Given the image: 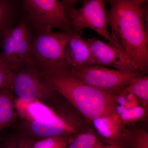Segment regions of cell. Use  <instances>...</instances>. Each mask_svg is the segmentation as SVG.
Instances as JSON below:
<instances>
[{
    "mask_svg": "<svg viewBox=\"0 0 148 148\" xmlns=\"http://www.w3.org/2000/svg\"><path fill=\"white\" fill-rule=\"evenodd\" d=\"M121 90L124 95L125 101V108L131 109L140 106V101L134 94L126 91L123 88Z\"/></svg>",
    "mask_w": 148,
    "mask_h": 148,
    "instance_id": "cb8c5ba5",
    "label": "cell"
},
{
    "mask_svg": "<svg viewBox=\"0 0 148 148\" xmlns=\"http://www.w3.org/2000/svg\"><path fill=\"white\" fill-rule=\"evenodd\" d=\"M72 29L82 32L86 28L95 31L115 47L108 30V18L104 0H85L80 8L66 10Z\"/></svg>",
    "mask_w": 148,
    "mask_h": 148,
    "instance_id": "8992f818",
    "label": "cell"
},
{
    "mask_svg": "<svg viewBox=\"0 0 148 148\" xmlns=\"http://www.w3.org/2000/svg\"><path fill=\"white\" fill-rule=\"evenodd\" d=\"M10 88L15 92L17 99L27 102L47 99L51 95L53 89L32 64L14 72Z\"/></svg>",
    "mask_w": 148,
    "mask_h": 148,
    "instance_id": "52a82bcc",
    "label": "cell"
},
{
    "mask_svg": "<svg viewBox=\"0 0 148 148\" xmlns=\"http://www.w3.org/2000/svg\"><path fill=\"white\" fill-rule=\"evenodd\" d=\"M11 29L5 33L3 41V52L0 54L1 58L9 64L14 71H18L16 58V49L14 40L11 33Z\"/></svg>",
    "mask_w": 148,
    "mask_h": 148,
    "instance_id": "e0dca14e",
    "label": "cell"
},
{
    "mask_svg": "<svg viewBox=\"0 0 148 148\" xmlns=\"http://www.w3.org/2000/svg\"><path fill=\"white\" fill-rule=\"evenodd\" d=\"M75 32H38L32 40L30 58L40 73L52 74L68 69L65 62V49Z\"/></svg>",
    "mask_w": 148,
    "mask_h": 148,
    "instance_id": "3957f363",
    "label": "cell"
},
{
    "mask_svg": "<svg viewBox=\"0 0 148 148\" xmlns=\"http://www.w3.org/2000/svg\"><path fill=\"white\" fill-rule=\"evenodd\" d=\"M147 110L143 106L126 109L124 107H116V113L125 126L140 121L144 120L147 116Z\"/></svg>",
    "mask_w": 148,
    "mask_h": 148,
    "instance_id": "2e32d148",
    "label": "cell"
},
{
    "mask_svg": "<svg viewBox=\"0 0 148 148\" xmlns=\"http://www.w3.org/2000/svg\"><path fill=\"white\" fill-rule=\"evenodd\" d=\"M71 135H58L41 139L34 143V148H67L69 137Z\"/></svg>",
    "mask_w": 148,
    "mask_h": 148,
    "instance_id": "d6986e66",
    "label": "cell"
},
{
    "mask_svg": "<svg viewBox=\"0 0 148 148\" xmlns=\"http://www.w3.org/2000/svg\"><path fill=\"white\" fill-rule=\"evenodd\" d=\"M14 107L17 114L27 123L49 120L57 114L38 100L27 102L16 98Z\"/></svg>",
    "mask_w": 148,
    "mask_h": 148,
    "instance_id": "4fadbf2b",
    "label": "cell"
},
{
    "mask_svg": "<svg viewBox=\"0 0 148 148\" xmlns=\"http://www.w3.org/2000/svg\"><path fill=\"white\" fill-rule=\"evenodd\" d=\"M29 20H23L12 27L11 33L16 49L18 70L28 64H32L30 58L32 38L29 26Z\"/></svg>",
    "mask_w": 148,
    "mask_h": 148,
    "instance_id": "7c38bea8",
    "label": "cell"
},
{
    "mask_svg": "<svg viewBox=\"0 0 148 148\" xmlns=\"http://www.w3.org/2000/svg\"><path fill=\"white\" fill-rule=\"evenodd\" d=\"M67 148H114L107 145L97 132L89 130L77 134Z\"/></svg>",
    "mask_w": 148,
    "mask_h": 148,
    "instance_id": "9a60e30c",
    "label": "cell"
},
{
    "mask_svg": "<svg viewBox=\"0 0 148 148\" xmlns=\"http://www.w3.org/2000/svg\"><path fill=\"white\" fill-rule=\"evenodd\" d=\"M0 58H1V56H0Z\"/></svg>",
    "mask_w": 148,
    "mask_h": 148,
    "instance_id": "4316f807",
    "label": "cell"
},
{
    "mask_svg": "<svg viewBox=\"0 0 148 148\" xmlns=\"http://www.w3.org/2000/svg\"><path fill=\"white\" fill-rule=\"evenodd\" d=\"M85 41L92 52L96 65L112 67L123 71L140 73L126 55L109 43H106L94 38L88 39Z\"/></svg>",
    "mask_w": 148,
    "mask_h": 148,
    "instance_id": "ba28073f",
    "label": "cell"
},
{
    "mask_svg": "<svg viewBox=\"0 0 148 148\" xmlns=\"http://www.w3.org/2000/svg\"><path fill=\"white\" fill-rule=\"evenodd\" d=\"M138 3L141 5H143V3H145L148 0H135Z\"/></svg>",
    "mask_w": 148,
    "mask_h": 148,
    "instance_id": "484cf974",
    "label": "cell"
},
{
    "mask_svg": "<svg viewBox=\"0 0 148 148\" xmlns=\"http://www.w3.org/2000/svg\"><path fill=\"white\" fill-rule=\"evenodd\" d=\"M12 66L2 58H0V89L10 87L14 72Z\"/></svg>",
    "mask_w": 148,
    "mask_h": 148,
    "instance_id": "44dd1931",
    "label": "cell"
},
{
    "mask_svg": "<svg viewBox=\"0 0 148 148\" xmlns=\"http://www.w3.org/2000/svg\"><path fill=\"white\" fill-rule=\"evenodd\" d=\"M29 22L38 32L57 28L73 30L64 5L59 0H22Z\"/></svg>",
    "mask_w": 148,
    "mask_h": 148,
    "instance_id": "5b68a950",
    "label": "cell"
},
{
    "mask_svg": "<svg viewBox=\"0 0 148 148\" xmlns=\"http://www.w3.org/2000/svg\"><path fill=\"white\" fill-rule=\"evenodd\" d=\"M80 80L111 95L115 94L145 75L95 65L70 70Z\"/></svg>",
    "mask_w": 148,
    "mask_h": 148,
    "instance_id": "277c9868",
    "label": "cell"
},
{
    "mask_svg": "<svg viewBox=\"0 0 148 148\" xmlns=\"http://www.w3.org/2000/svg\"><path fill=\"white\" fill-rule=\"evenodd\" d=\"M82 33L75 32L66 46L65 62L69 70L96 65L89 47L82 36Z\"/></svg>",
    "mask_w": 148,
    "mask_h": 148,
    "instance_id": "8fae6325",
    "label": "cell"
},
{
    "mask_svg": "<svg viewBox=\"0 0 148 148\" xmlns=\"http://www.w3.org/2000/svg\"><path fill=\"white\" fill-rule=\"evenodd\" d=\"M10 89H0V132L13 121L16 115L14 100Z\"/></svg>",
    "mask_w": 148,
    "mask_h": 148,
    "instance_id": "5bb4252c",
    "label": "cell"
},
{
    "mask_svg": "<svg viewBox=\"0 0 148 148\" xmlns=\"http://www.w3.org/2000/svg\"><path fill=\"white\" fill-rule=\"evenodd\" d=\"M35 142L27 136H18L8 140L1 148H34Z\"/></svg>",
    "mask_w": 148,
    "mask_h": 148,
    "instance_id": "7402d4cb",
    "label": "cell"
},
{
    "mask_svg": "<svg viewBox=\"0 0 148 148\" xmlns=\"http://www.w3.org/2000/svg\"><path fill=\"white\" fill-rule=\"evenodd\" d=\"M130 148H148V133L143 129L131 132Z\"/></svg>",
    "mask_w": 148,
    "mask_h": 148,
    "instance_id": "603a6c76",
    "label": "cell"
},
{
    "mask_svg": "<svg viewBox=\"0 0 148 148\" xmlns=\"http://www.w3.org/2000/svg\"><path fill=\"white\" fill-rule=\"evenodd\" d=\"M80 0H62V3L64 5L65 9L71 8L72 6Z\"/></svg>",
    "mask_w": 148,
    "mask_h": 148,
    "instance_id": "d4e9b609",
    "label": "cell"
},
{
    "mask_svg": "<svg viewBox=\"0 0 148 148\" xmlns=\"http://www.w3.org/2000/svg\"><path fill=\"white\" fill-rule=\"evenodd\" d=\"M31 135L44 139L58 135H72L78 132L73 122L58 113L49 120L27 123Z\"/></svg>",
    "mask_w": 148,
    "mask_h": 148,
    "instance_id": "30bf717a",
    "label": "cell"
},
{
    "mask_svg": "<svg viewBox=\"0 0 148 148\" xmlns=\"http://www.w3.org/2000/svg\"><path fill=\"white\" fill-rule=\"evenodd\" d=\"M40 73L51 87L77 109L88 122L91 123L95 119L116 113L113 95L84 83L69 70Z\"/></svg>",
    "mask_w": 148,
    "mask_h": 148,
    "instance_id": "7a4b0ae2",
    "label": "cell"
},
{
    "mask_svg": "<svg viewBox=\"0 0 148 148\" xmlns=\"http://www.w3.org/2000/svg\"><path fill=\"white\" fill-rule=\"evenodd\" d=\"M107 13L114 46L133 62L143 75L148 69V32L142 5L135 0H110Z\"/></svg>",
    "mask_w": 148,
    "mask_h": 148,
    "instance_id": "6da1fadb",
    "label": "cell"
},
{
    "mask_svg": "<svg viewBox=\"0 0 148 148\" xmlns=\"http://www.w3.org/2000/svg\"><path fill=\"white\" fill-rule=\"evenodd\" d=\"M91 123L107 145L114 148H130L131 131L122 123L116 113L95 119Z\"/></svg>",
    "mask_w": 148,
    "mask_h": 148,
    "instance_id": "9c48e42d",
    "label": "cell"
},
{
    "mask_svg": "<svg viewBox=\"0 0 148 148\" xmlns=\"http://www.w3.org/2000/svg\"><path fill=\"white\" fill-rule=\"evenodd\" d=\"M7 0H0V41L3 42L4 35L12 28V18Z\"/></svg>",
    "mask_w": 148,
    "mask_h": 148,
    "instance_id": "ffe728a7",
    "label": "cell"
},
{
    "mask_svg": "<svg viewBox=\"0 0 148 148\" xmlns=\"http://www.w3.org/2000/svg\"><path fill=\"white\" fill-rule=\"evenodd\" d=\"M135 95L147 110L148 106V76H143L123 88Z\"/></svg>",
    "mask_w": 148,
    "mask_h": 148,
    "instance_id": "ac0fdd59",
    "label": "cell"
}]
</instances>
